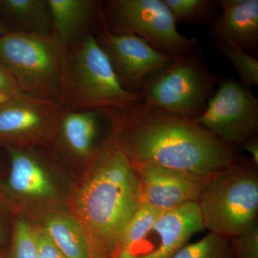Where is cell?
Returning <instances> with one entry per match:
<instances>
[{"mask_svg": "<svg viewBox=\"0 0 258 258\" xmlns=\"http://www.w3.org/2000/svg\"><path fill=\"white\" fill-rule=\"evenodd\" d=\"M111 120V142L131 161L184 171L208 180L235 162V149L195 120L137 101L125 109L103 110Z\"/></svg>", "mask_w": 258, "mask_h": 258, "instance_id": "obj_1", "label": "cell"}, {"mask_svg": "<svg viewBox=\"0 0 258 258\" xmlns=\"http://www.w3.org/2000/svg\"><path fill=\"white\" fill-rule=\"evenodd\" d=\"M143 203L133 163L108 142L97 155L76 203L80 222L103 257L111 258L122 234Z\"/></svg>", "mask_w": 258, "mask_h": 258, "instance_id": "obj_2", "label": "cell"}, {"mask_svg": "<svg viewBox=\"0 0 258 258\" xmlns=\"http://www.w3.org/2000/svg\"><path fill=\"white\" fill-rule=\"evenodd\" d=\"M257 167L238 158L207 181L198 202L204 229L230 239L257 227Z\"/></svg>", "mask_w": 258, "mask_h": 258, "instance_id": "obj_3", "label": "cell"}, {"mask_svg": "<svg viewBox=\"0 0 258 258\" xmlns=\"http://www.w3.org/2000/svg\"><path fill=\"white\" fill-rule=\"evenodd\" d=\"M68 50L53 35L8 31L0 38V61L25 94L63 104Z\"/></svg>", "mask_w": 258, "mask_h": 258, "instance_id": "obj_4", "label": "cell"}, {"mask_svg": "<svg viewBox=\"0 0 258 258\" xmlns=\"http://www.w3.org/2000/svg\"><path fill=\"white\" fill-rule=\"evenodd\" d=\"M210 71L203 47L191 55L175 57L169 66L148 78L139 101L171 115L196 120L203 114L221 80Z\"/></svg>", "mask_w": 258, "mask_h": 258, "instance_id": "obj_5", "label": "cell"}, {"mask_svg": "<svg viewBox=\"0 0 258 258\" xmlns=\"http://www.w3.org/2000/svg\"><path fill=\"white\" fill-rule=\"evenodd\" d=\"M137 101L138 95L122 86L97 37L86 35L69 55L63 105L76 111L121 110Z\"/></svg>", "mask_w": 258, "mask_h": 258, "instance_id": "obj_6", "label": "cell"}, {"mask_svg": "<svg viewBox=\"0 0 258 258\" xmlns=\"http://www.w3.org/2000/svg\"><path fill=\"white\" fill-rule=\"evenodd\" d=\"M101 24L113 34L137 35L174 57L192 54L197 37L181 35L163 0H109L102 3Z\"/></svg>", "mask_w": 258, "mask_h": 258, "instance_id": "obj_7", "label": "cell"}, {"mask_svg": "<svg viewBox=\"0 0 258 258\" xmlns=\"http://www.w3.org/2000/svg\"><path fill=\"white\" fill-rule=\"evenodd\" d=\"M195 121L235 149L257 134L258 98L240 81L222 78Z\"/></svg>", "mask_w": 258, "mask_h": 258, "instance_id": "obj_8", "label": "cell"}, {"mask_svg": "<svg viewBox=\"0 0 258 258\" xmlns=\"http://www.w3.org/2000/svg\"><path fill=\"white\" fill-rule=\"evenodd\" d=\"M97 37L106 51L123 87L138 95L144 81L169 66L175 57L152 47L137 35L113 34L101 25Z\"/></svg>", "mask_w": 258, "mask_h": 258, "instance_id": "obj_9", "label": "cell"}, {"mask_svg": "<svg viewBox=\"0 0 258 258\" xmlns=\"http://www.w3.org/2000/svg\"><path fill=\"white\" fill-rule=\"evenodd\" d=\"M64 111L61 102L22 94L0 105V139L29 143L49 138Z\"/></svg>", "mask_w": 258, "mask_h": 258, "instance_id": "obj_10", "label": "cell"}, {"mask_svg": "<svg viewBox=\"0 0 258 258\" xmlns=\"http://www.w3.org/2000/svg\"><path fill=\"white\" fill-rule=\"evenodd\" d=\"M198 203L163 212L150 230L111 258H171L190 237L203 230Z\"/></svg>", "mask_w": 258, "mask_h": 258, "instance_id": "obj_11", "label": "cell"}, {"mask_svg": "<svg viewBox=\"0 0 258 258\" xmlns=\"http://www.w3.org/2000/svg\"><path fill=\"white\" fill-rule=\"evenodd\" d=\"M144 203L162 212L198 203L208 180L164 166L134 162Z\"/></svg>", "mask_w": 258, "mask_h": 258, "instance_id": "obj_12", "label": "cell"}, {"mask_svg": "<svg viewBox=\"0 0 258 258\" xmlns=\"http://www.w3.org/2000/svg\"><path fill=\"white\" fill-rule=\"evenodd\" d=\"M222 12L208 26L210 40L232 44L248 54L258 49V0H218Z\"/></svg>", "mask_w": 258, "mask_h": 258, "instance_id": "obj_13", "label": "cell"}, {"mask_svg": "<svg viewBox=\"0 0 258 258\" xmlns=\"http://www.w3.org/2000/svg\"><path fill=\"white\" fill-rule=\"evenodd\" d=\"M47 3L52 35L68 49L101 16L102 3L95 0H47Z\"/></svg>", "mask_w": 258, "mask_h": 258, "instance_id": "obj_14", "label": "cell"}, {"mask_svg": "<svg viewBox=\"0 0 258 258\" xmlns=\"http://www.w3.org/2000/svg\"><path fill=\"white\" fill-rule=\"evenodd\" d=\"M7 149L10 160L8 184L12 190L26 196H50L53 186L38 158L18 148L8 147Z\"/></svg>", "mask_w": 258, "mask_h": 258, "instance_id": "obj_15", "label": "cell"}, {"mask_svg": "<svg viewBox=\"0 0 258 258\" xmlns=\"http://www.w3.org/2000/svg\"><path fill=\"white\" fill-rule=\"evenodd\" d=\"M102 110H64L57 132L69 152L78 157L92 153Z\"/></svg>", "mask_w": 258, "mask_h": 258, "instance_id": "obj_16", "label": "cell"}, {"mask_svg": "<svg viewBox=\"0 0 258 258\" xmlns=\"http://www.w3.org/2000/svg\"><path fill=\"white\" fill-rule=\"evenodd\" d=\"M43 232L67 258H104L91 243L81 222L66 215L49 219Z\"/></svg>", "mask_w": 258, "mask_h": 258, "instance_id": "obj_17", "label": "cell"}, {"mask_svg": "<svg viewBox=\"0 0 258 258\" xmlns=\"http://www.w3.org/2000/svg\"><path fill=\"white\" fill-rule=\"evenodd\" d=\"M0 10L15 32L51 35L52 20L47 0H0Z\"/></svg>", "mask_w": 258, "mask_h": 258, "instance_id": "obj_18", "label": "cell"}, {"mask_svg": "<svg viewBox=\"0 0 258 258\" xmlns=\"http://www.w3.org/2000/svg\"><path fill=\"white\" fill-rule=\"evenodd\" d=\"M176 23L209 26L219 15L218 0H163Z\"/></svg>", "mask_w": 258, "mask_h": 258, "instance_id": "obj_19", "label": "cell"}, {"mask_svg": "<svg viewBox=\"0 0 258 258\" xmlns=\"http://www.w3.org/2000/svg\"><path fill=\"white\" fill-rule=\"evenodd\" d=\"M171 258H234L230 240L215 232L198 242L185 244Z\"/></svg>", "mask_w": 258, "mask_h": 258, "instance_id": "obj_20", "label": "cell"}, {"mask_svg": "<svg viewBox=\"0 0 258 258\" xmlns=\"http://www.w3.org/2000/svg\"><path fill=\"white\" fill-rule=\"evenodd\" d=\"M217 50L228 59L235 68L244 86L252 88L258 86V60L239 47L222 41L209 40Z\"/></svg>", "mask_w": 258, "mask_h": 258, "instance_id": "obj_21", "label": "cell"}, {"mask_svg": "<svg viewBox=\"0 0 258 258\" xmlns=\"http://www.w3.org/2000/svg\"><path fill=\"white\" fill-rule=\"evenodd\" d=\"M163 212H164L143 203L127 225L112 254L141 240L150 230Z\"/></svg>", "mask_w": 258, "mask_h": 258, "instance_id": "obj_22", "label": "cell"}, {"mask_svg": "<svg viewBox=\"0 0 258 258\" xmlns=\"http://www.w3.org/2000/svg\"><path fill=\"white\" fill-rule=\"evenodd\" d=\"M36 238L37 232L31 226L17 222L10 258H39Z\"/></svg>", "mask_w": 258, "mask_h": 258, "instance_id": "obj_23", "label": "cell"}, {"mask_svg": "<svg viewBox=\"0 0 258 258\" xmlns=\"http://www.w3.org/2000/svg\"><path fill=\"white\" fill-rule=\"evenodd\" d=\"M234 258H258V227L230 238Z\"/></svg>", "mask_w": 258, "mask_h": 258, "instance_id": "obj_24", "label": "cell"}, {"mask_svg": "<svg viewBox=\"0 0 258 258\" xmlns=\"http://www.w3.org/2000/svg\"><path fill=\"white\" fill-rule=\"evenodd\" d=\"M23 94L10 70L0 61V105Z\"/></svg>", "mask_w": 258, "mask_h": 258, "instance_id": "obj_25", "label": "cell"}, {"mask_svg": "<svg viewBox=\"0 0 258 258\" xmlns=\"http://www.w3.org/2000/svg\"><path fill=\"white\" fill-rule=\"evenodd\" d=\"M37 244L40 258H67L43 232H37Z\"/></svg>", "mask_w": 258, "mask_h": 258, "instance_id": "obj_26", "label": "cell"}, {"mask_svg": "<svg viewBox=\"0 0 258 258\" xmlns=\"http://www.w3.org/2000/svg\"><path fill=\"white\" fill-rule=\"evenodd\" d=\"M241 148L244 152L250 154L251 161L258 165V139L257 135L252 136L241 144Z\"/></svg>", "mask_w": 258, "mask_h": 258, "instance_id": "obj_27", "label": "cell"}, {"mask_svg": "<svg viewBox=\"0 0 258 258\" xmlns=\"http://www.w3.org/2000/svg\"><path fill=\"white\" fill-rule=\"evenodd\" d=\"M8 32V30H7L6 28H5V25L1 23V21H0V38H1L3 35H5Z\"/></svg>", "mask_w": 258, "mask_h": 258, "instance_id": "obj_28", "label": "cell"}, {"mask_svg": "<svg viewBox=\"0 0 258 258\" xmlns=\"http://www.w3.org/2000/svg\"><path fill=\"white\" fill-rule=\"evenodd\" d=\"M3 240V235H2L1 231H0V242Z\"/></svg>", "mask_w": 258, "mask_h": 258, "instance_id": "obj_29", "label": "cell"}]
</instances>
